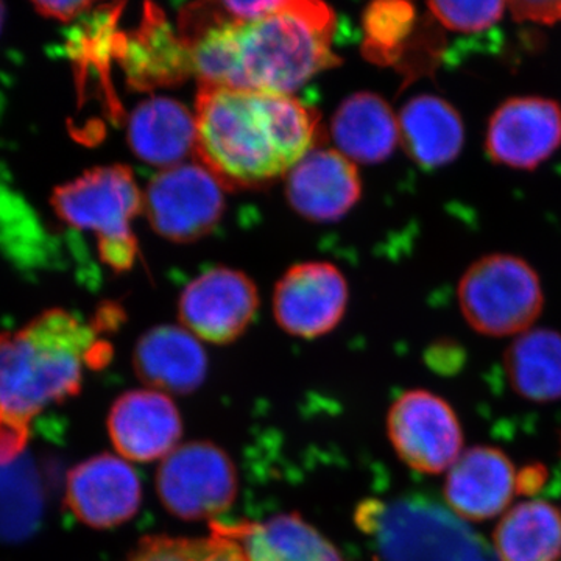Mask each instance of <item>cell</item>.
Segmentation results:
<instances>
[{"label": "cell", "instance_id": "obj_27", "mask_svg": "<svg viewBox=\"0 0 561 561\" xmlns=\"http://www.w3.org/2000/svg\"><path fill=\"white\" fill-rule=\"evenodd\" d=\"M516 20L556 24L561 21V2H512L508 3Z\"/></svg>", "mask_w": 561, "mask_h": 561}, {"label": "cell", "instance_id": "obj_11", "mask_svg": "<svg viewBox=\"0 0 561 561\" xmlns=\"http://www.w3.org/2000/svg\"><path fill=\"white\" fill-rule=\"evenodd\" d=\"M561 146V106L538 95L512 98L491 114L485 135L490 160L516 171H534Z\"/></svg>", "mask_w": 561, "mask_h": 561}, {"label": "cell", "instance_id": "obj_25", "mask_svg": "<svg viewBox=\"0 0 561 561\" xmlns=\"http://www.w3.org/2000/svg\"><path fill=\"white\" fill-rule=\"evenodd\" d=\"M415 24V10L408 2H376L364 14V27L367 33L365 49L375 60L389 61L397 57L398 50Z\"/></svg>", "mask_w": 561, "mask_h": 561}, {"label": "cell", "instance_id": "obj_4", "mask_svg": "<svg viewBox=\"0 0 561 561\" xmlns=\"http://www.w3.org/2000/svg\"><path fill=\"white\" fill-rule=\"evenodd\" d=\"M356 524L382 561H497L467 522L421 497L364 501Z\"/></svg>", "mask_w": 561, "mask_h": 561}, {"label": "cell", "instance_id": "obj_23", "mask_svg": "<svg viewBox=\"0 0 561 561\" xmlns=\"http://www.w3.org/2000/svg\"><path fill=\"white\" fill-rule=\"evenodd\" d=\"M497 561H560L561 512L549 502H519L501 516L493 531Z\"/></svg>", "mask_w": 561, "mask_h": 561}, {"label": "cell", "instance_id": "obj_7", "mask_svg": "<svg viewBox=\"0 0 561 561\" xmlns=\"http://www.w3.org/2000/svg\"><path fill=\"white\" fill-rule=\"evenodd\" d=\"M238 491L234 461L216 443H181L158 467L162 507L184 522H219L234 504Z\"/></svg>", "mask_w": 561, "mask_h": 561}, {"label": "cell", "instance_id": "obj_20", "mask_svg": "<svg viewBox=\"0 0 561 561\" xmlns=\"http://www.w3.org/2000/svg\"><path fill=\"white\" fill-rule=\"evenodd\" d=\"M331 133L343 157L360 164L386 161L401 142L400 119L389 103L373 92H357L343 101Z\"/></svg>", "mask_w": 561, "mask_h": 561}, {"label": "cell", "instance_id": "obj_21", "mask_svg": "<svg viewBox=\"0 0 561 561\" xmlns=\"http://www.w3.org/2000/svg\"><path fill=\"white\" fill-rule=\"evenodd\" d=\"M401 142L413 162L437 169L457 160L465 144V125L451 103L434 94H420L402 106Z\"/></svg>", "mask_w": 561, "mask_h": 561}, {"label": "cell", "instance_id": "obj_28", "mask_svg": "<svg viewBox=\"0 0 561 561\" xmlns=\"http://www.w3.org/2000/svg\"><path fill=\"white\" fill-rule=\"evenodd\" d=\"M35 10L41 16L50 18V20L69 22L76 20L84 11L90 10V2H35Z\"/></svg>", "mask_w": 561, "mask_h": 561}, {"label": "cell", "instance_id": "obj_10", "mask_svg": "<svg viewBox=\"0 0 561 561\" xmlns=\"http://www.w3.org/2000/svg\"><path fill=\"white\" fill-rule=\"evenodd\" d=\"M65 504L84 526L114 529L139 512L142 482L130 461L117 454H98L68 472Z\"/></svg>", "mask_w": 561, "mask_h": 561}, {"label": "cell", "instance_id": "obj_30", "mask_svg": "<svg viewBox=\"0 0 561 561\" xmlns=\"http://www.w3.org/2000/svg\"><path fill=\"white\" fill-rule=\"evenodd\" d=\"M560 446H561V434H560Z\"/></svg>", "mask_w": 561, "mask_h": 561}, {"label": "cell", "instance_id": "obj_5", "mask_svg": "<svg viewBox=\"0 0 561 561\" xmlns=\"http://www.w3.org/2000/svg\"><path fill=\"white\" fill-rule=\"evenodd\" d=\"M50 203L65 224L98 234L101 260L111 268L131 267L138 250L131 220L144 210V195L130 169L121 164L91 169L57 187Z\"/></svg>", "mask_w": 561, "mask_h": 561}, {"label": "cell", "instance_id": "obj_22", "mask_svg": "<svg viewBox=\"0 0 561 561\" xmlns=\"http://www.w3.org/2000/svg\"><path fill=\"white\" fill-rule=\"evenodd\" d=\"M512 390L523 400L548 404L561 400V334L546 328L516 335L504 354Z\"/></svg>", "mask_w": 561, "mask_h": 561}, {"label": "cell", "instance_id": "obj_26", "mask_svg": "<svg viewBox=\"0 0 561 561\" xmlns=\"http://www.w3.org/2000/svg\"><path fill=\"white\" fill-rule=\"evenodd\" d=\"M505 2H430L432 16L453 32L478 33L486 31L504 16Z\"/></svg>", "mask_w": 561, "mask_h": 561}, {"label": "cell", "instance_id": "obj_29", "mask_svg": "<svg viewBox=\"0 0 561 561\" xmlns=\"http://www.w3.org/2000/svg\"><path fill=\"white\" fill-rule=\"evenodd\" d=\"M3 20H5V7H3V3H0V28H2Z\"/></svg>", "mask_w": 561, "mask_h": 561}, {"label": "cell", "instance_id": "obj_15", "mask_svg": "<svg viewBox=\"0 0 561 561\" xmlns=\"http://www.w3.org/2000/svg\"><path fill=\"white\" fill-rule=\"evenodd\" d=\"M443 493L449 511L463 522H486L504 515L523 494L522 472L501 449L476 446L446 472Z\"/></svg>", "mask_w": 561, "mask_h": 561}, {"label": "cell", "instance_id": "obj_9", "mask_svg": "<svg viewBox=\"0 0 561 561\" xmlns=\"http://www.w3.org/2000/svg\"><path fill=\"white\" fill-rule=\"evenodd\" d=\"M225 186L209 169L184 162L164 169L147 186L144 210L151 228L173 242L209 234L225 210Z\"/></svg>", "mask_w": 561, "mask_h": 561}, {"label": "cell", "instance_id": "obj_6", "mask_svg": "<svg viewBox=\"0 0 561 561\" xmlns=\"http://www.w3.org/2000/svg\"><path fill=\"white\" fill-rule=\"evenodd\" d=\"M461 316L486 337H516L531 330L545 308L540 276L515 254L472 262L457 287Z\"/></svg>", "mask_w": 561, "mask_h": 561}, {"label": "cell", "instance_id": "obj_1", "mask_svg": "<svg viewBox=\"0 0 561 561\" xmlns=\"http://www.w3.org/2000/svg\"><path fill=\"white\" fill-rule=\"evenodd\" d=\"M214 9L183 24L201 84L291 95L337 65L331 49L335 16L324 3L287 0L251 21L228 20L219 3Z\"/></svg>", "mask_w": 561, "mask_h": 561}, {"label": "cell", "instance_id": "obj_12", "mask_svg": "<svg viewBox=\"0 0 561 561\" xmlns=\"http://www.w3.org/2000/svg\"><path fill=\"white\" fill-rule=\"evenodd\" d=\"M257 302L256 286L249 276L231 268H213L181 294L180 320L201 341L227 345L250 327Z\"/></svg>", "mask_w": 561, "mask_h": 561}, {"label": "cell", "instance_id": "obj_24", "mask_svg": "<svg viewBox=\"0 0 561 561\" xmlns=\"http://www.w3.org/2000/svg\"><path fill=\"white\" fill-rule=\"evenodd\" d=\"M124 561H247L238 542L209 529L205 537L146 535Z\"/></svg>", "mask_w": 561, "mask_h": 561}, {"label": "cell", "instance_id": "obj_16", "mask_svg": "<svg viewBox=\"0 0 561 561\" xmlns=\"http://www.w3.org/2000/svg\"><path fill=\"white\" fill-rule=\"evenodd\" d=\"M286 194L306 219L335 221L359 202V172L339 150H311L287 173Z\"/></svg>", "mask_w": 561, "mask_h": 561}, {"label": "cell", "instance_id": "obj_17", "mask_svg": "<svg viewBox=\"0 0 561 561\" xmlns=\"http://www.w3.org/2000/svg\"><path fill=\"white\" fill-rule=\"evenodd\" d=\"M209 529L238 542L247 561H346L334 542L300 513H278L254 522L209 523Z\"/></svg>", "mask_w": 561, "mask_h": 561}, {"label": "cell", "instance_id": "obj_18", "mask_svg": "<svg viewBox=\"0 0 561 561\" xmlns=\"http://www.w3.org/2000/svg\"><path fill=\"white\" fill-rule=\"evenodd\" d=\"M136 376L147 389L165 394H190L208 376V354L201 339L184 327L151 328L136 343L133 354Z\"/></svg>", "mask_w": 561, "mask_h": 561}, {"label": "cell", "instance_id": "obj_19", "mask_svg": "<svg viewBox=\"0 0 561 561\" xmlns=\"http://www.w3.org/2000/svg\"><path fill=\"white\" fill-rule=\"evenodd\" d=\"M128 144L140 161L171 169L197 149V122L183 103L154 98L140 103L128 119Z\"/></svg>", "mask_w": 561, "mask_h": 561}, {"label": "cell", "instance_id": "obj_8", "mask_svg": "<svg viewBox=\"0 0 561 561\" xmlns=\"http://www.w3.org/2000/svg\"><path fill=\"white\" fill-rule=\"evenodd\" d=\"M387 435L402 463L421 474L448 472L463 454L456 412L427 390L405 391L391 404Z\"/></svg>", "mask_w": 561, "mask_h": 561}, {"label": "cell", "instance_id": "obj_2", "mask_svg": "<svg viewBox=\"0 0 561 561\" xmlns=\"http://www.w3.org/2000/svg\"><path fill=\"white\" fill-rule=\"evenodd\" d=\"M198 160L225 187H253L289 173L319 133V114L275 92L201 84Z\"/></svg>", "mask_w": 561, "mask_h": 561}, {"label": "cell", "instance_id": "obj_3", "mask_svg": "<svg viewBox=\"0 0 561 561\" xmlns=\"http://www.w3.org/2000/svg\"><path fill=\"white\" fill-rule=\"evenodd\" d=\"M110 354L99 328L65 309L0 332V467L20 459L33 421L77 397L87 371L103 367Z\"/></svg>", "mask_w": 561, "mask_h": 561}, {"label": "cell", "instance_id": "obj_13", "mask_svg": "<svg viewBox=\"0 0 561 561\" xmlns=\"http://www.w3.org/2000/svg\"><path fill=\"white\" fill-rule=\"evenodd\" d=\"M348 305V284L327 262L294 265L276 286L273 313L287 334L317 339L341 323Z\"/></svg>", "mask_w": 561, "mask_h": 561}, {"label": "cell", "instance_id": "obj_14", "mask_svg": "<svg viewBox=\"0 0 561 561\" xmlns=\"http://www.w3.org/2000/svg\"><path fill=\"white\" fill-rule=\"evenodd\" d=\"M117 456L135 463L162 461L181 445L183 420L171 394L153 389L122 393L106 419Z\"/></svg>", "mask_w": 561, "mask_h": 561}]
</instances>
